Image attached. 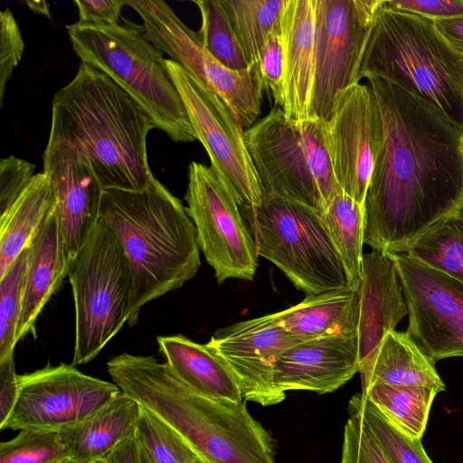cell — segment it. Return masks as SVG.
<instances>
[{"instance_id": "cell-6", "label": "cell", "mask_w": 463, "mask_h": 463, "mask_svg": "<svg viewBox=\"0 0 463 463\" xmlns=\"http://www.w3.org/2000/svg\"><path fill=\"white\" fill-rule=\"evenodd\" d=\"M121 19L111 26L67 24L74 52L80 62L115 81L173 141L197 140L164 53L146 38L142 24Z\"/></svg>"}, {"instance_id": "cell-33", "label": "cell", "mask_w": 463, "mask_h": 463, "mask_svg": "<svg viewBox=\"0 0 463 463\" xmlns=\"http://www.w3.org/2000/svg\"><path fill=\"white\" fill-rule=\"evenodd\" d=\"M201 14V27L197 34L203 48L224 67L244 71L251 65L232 29L219 0H195Z\"/></svg>"}, {"instance_id": "cell-34", "label": "cell", "mask_w": 463, "mask_h": 463, "mask_svg": "<svg viewBox=\"0 0 463 463\" xmlns=\"http://www.w3.org/2000/svg\"><path fill=\"white\" fill-rule=\"evenodd\" d=\"M70 453L59 431L21 430L0 443V463H66Z\"/></svg>"}, {"instance_id": "cell-31", "label": "cell", "mask_w": 463, "mask_h": 463, "mask_svg": "<svg viewBox=\"0 0 463 463\" xmlns=\"http://www.w3.org/2000/svg\"><path fill=\"white\" fill-rule=\"evenodd\" d=\"M321 215L352 287L359 286L364 244V206L342 192L331 200Z\"/></svg>"}, {"instance_id": "cell-5", "label": "cell", "mask_w": 463, "mask_h": 463, "mask_svg": "<svg viewBox=\"0 0 463 463\" xmlns=\"http://www.w3.org/2000/svg\"><path fill=\"white\" fill-rule=\"evenodd\" d=\"M420 99L463 132V56L432 20L381 8L359 71Z\"/></svg>"}, {"instance_id": "cell-30", "label": "cell", "mask_w": 463, "mask_h": 463, "mask_svg": "<svg viewBox=\"0 0 463 463\" xmlns=\"http://www.w3.org/2000/svg\"><path fill=\"white\" fill-rule=\"evenodd\" d=\"M251 64H259L268 37L281 28L286 0H219Z\"/></svg>"}, {"instance_id": "cell-37", "label": "cell", "mask_w": 463, "mask_h": 463, "mask_svg": "<svg viewBox=\"0 0 463 463\" xmlns=\"http://www.w3.org/2000/svg\"><path fill=\"white\" fill-rule=\"evenodd\" d=\"M339 463H390L367 425L349 413Z\"/></svg>"}, {"instance_id": "cell-12", "label": "cell", "mask_w": 463, "mask_h": 463, "mask_svg": "<svg viewBox=\"0 0 463 463\" xmlns=\"http://www.w3.org/2000/svg\"><path fill=\"white\" fill-rule=\"evenodd\" d=\"M184 200L200 250L217 282L252 280L259 256L255 241L241 207L211 166L189 164Z\"/></svg>"}, {"instance_id": "cell-3", "label": "cell", "mask_w": 463, "mask_h": 463, "mask_svg": "<svg viewBox=\"0 0 463 463\" xmlns=\"http://www.w3.org/2000/svg\"><path fill=\"white\" fill-rule=\"evenodd\" d=\"M153 128L151 118L125 90L80 62L52 99L48 139L82 150L105 190L141 191L155 178L146 151Z\"/></svg>"}, {"instance_id": "cell-21", "label": "cell", "mask_w": 463, "mask_h": 463, "mask_svg": "<svg viewBox=\"0 0 463 463\" xmlns=\"http://www.w3.org/2000/svg\"><path fill=\"white\" fill-rule=\"evenodd\" d=\"M281 33L284 52L281 109L289 119H309L315 71L316 0H286Z\"/></svg>"}, {"instance_id": "cell-32", "label": "cell", "mask_w": 463, "mask_h": 463, "mask_svg": "<svg viewBox=\"0 0 463 463\" xmlns=\"http://www.w3.org/2000/svg\"><path fill=\"white\" fill-rule=\"evenodd\" d=\"M348 411L367 425L390 463H433L424 450L421 439L402 432L366 396L354 394L349 401Z\"/></svg>"}, {"instance_id": "cell-45", "label": "cell", "mask_w": 463, "mask_h": 463, "mask_svg": "<svg viewBox=\"0 0 463 463\" xmlns=\"http://www.w3.org/2000/svg\"><path fill=\"white\" fill-rule=\"evenodd\" d=\"M439 33L463 56V16L433 21Z\"/></svg>"}, {"instance_id": "cell-7", "label": "cell", "mask_w": 463, "mask_h": 463, "mask_svg": "<svg viewBox=\"0 0 463 463\" xmlns=\"http://www.w3.org/2000/svg\"><path fill=\"white\" fill-rule=\"evenodd\" d=\"M263 197L285 199L322 213L342 193L333 171L326 122L289 119L274 107L244 131Z\"/></svg>"}, {"instance_id": "cell-40", "label": "cell", "mask_w": 463, "mask_h": 463, "mask_svg": "<svg viewBox=\"0 0 463 463\" xmlns=\"http://www.w3.org/2000/svg\"><path fill=\"white\" fill-rule=\"evenodd\" d=\"M35 165L13 155L0 162V214L4 213L34 176Z\"/></svg>"}, {"instance_id": "cell-49", "label": "cell", "mask_w": 463, "mask_h": 463, "mask_svg": "<svg viewBox=\"0 0 463 463\" xmlns=\"http://www.w3.org/2000/svg\"><path fill=\"white\" fill-rule=\"evenodd\" d=\"M91 463H106L104 458L103 459H100V460H97V461H94V462H91Z\"/></svg>"}, {"instance_id": "cell-18", "label": "cell", "mask_w": 463, "mask_h": 463, "mask_svg": "<svg viewBox=\"0 0 463 463\" xmlns=\"http://www.w3.org/2000/svg\"><path fill=\"white\" fill-rule=\"evenodd\" d=\"M43 173L55 193L64 253L71 269L100 219L105 189L89 157L65 141L48 139Z\"/></svg>"}, {"instance_id": "cell-19", "label": "cell", "mask_w": 463, "mask_h": 463, "mask_svg": "<svg viewBox=\"0 0 463 463\" xmlns=\"http://www.w3.org/2000/svg\"><path fill=\"white\" fill-rule=\"evenodd\" d=\"M357 335L320 337L298 344L278 359L273 373L276 389L332 392L359 373Z\"/></svg>"}, {"instance_id": "cell-28", "label": "cell", "mask_w": 463, "mask_h": 463, "mask_svg": "<svg viewBox=\"0 0 463 463\" xmlns=\"http://www.w3.org/2000/svg\"><path fill=\"white\" fill-rule=\"evenodd\" d=\"M399 253L463 281V193L455 204Z\"/></svg>"}, {"instance_id": "cell-50", "label": "cell", "mask_w": 463, "mask_h": 463, "mask_svg": "<svg viewBox=\"0 0 463 463\" xmlns=\"http://www.w3.org/2000/svg\"><path fill=\"white\" fill-rule=\"evenodd\" d=\"M66 463H75V462H73V461H68V462H66Z\"/></svg>"}, {"instance_id": "cell-46", "label": "cell", "mask_w": 463, "mask_h": 463, "mask_svg": "<svg viewBox=\"0 0 463 463\" xmlns=\"http://www.w3.org/2000/svg\"><path fill=\"white\" fill-rule=\"evenodd\" d=\"M27 6L35 14L51 18L50 7L45 1H26Z\"/></svg>"}, {"instance_id": "cell-20", "label": "cell", "mask_w": 463, "mask_h": 463, "mask_svg": "<svg viewBox=\"0 0 463 463\" xmlns=\"http://www.w3.org/2000/svg\"><path fill=\"white\" fill-rule=\"evenodd\" d=\"M357 329L360 375L370 368L385 335L408 315L399 275L389 255L372 250L363 256Z\"/></svg>"}, {"instance_id": "cell-15", "label": "cell", "mask_w": 463, "mask_h": 463, "mask_svg": "<svg viewBox=\"0 0 463 463\" xmlns=\"http://www.w3.org/2000/svg\"><path fill=\"white\" fill-rule=\"evenodd\" d=\"M389 256L408 307V335L434 363L462 357L463 281L404 253Z\"/></svg>"}, {"instance_id": "cell-44", "label": "cell", "mask_w": 463, "mask_h": 463, "mask_svg": "<svg viewBox=\"0 0 463 463\" xmlns=\"http://www.w3.org/2000/svg\"><path fill=\"white\" fill-rule=\"evenodd\" d=\"M104 460L106 463H155L137 439L135 432L109 453Z\"/></svg>"}, {"instance_id": "cell-1", "label": "cell", "mask_w": 463, "mask_h": 463, "mask_svg": "<svg viewBox=\"0 0 463 463\" xmlns=\"http://www.w3.org/2000/svg\"><path fill=\"white\" fill-rule=\"evenodd\" d=\"M368 80L381 109L384 143L364 203V243L389 255L399 253L463 193V132L399 86Z\"/></svg>"}, {"instance_id": "cell-10", "label": "cell", "mask_w": 463, "mask_h": 463, "mask_svg": "<svg viewBox=\"0 0 463 463\" xmlns=\"http://www.w3.org/2000/svg\"><path fill=\"white\" fill-rule=\"evenodd\" d=\"M141 18L146 38L180 64L230 108L242 128L256 123L261 111L263 80L259 64L244 71L224 67L203 46L190 29L162 0H127Z\"/></svg>"}, {"instance_id": "cell-16", "label": "cell", "mask_w": 463, "mask_h": 463, "mask_svg": "<svg viewBox=\"0 0 463 463\" xmlns=\"http://www.w3.org/2000/svg\"><path fill=\"white\" fill-rule=\"evenodd\" d=\"M326 138L335 177L342 191L364 206L376 160L384 143V126L372 89L356 83L342 92Z\"/></svg>"}, {"instance_id": "cell-4", "label": "cell", "mask_w": 463, "mask_h": 463, "mask_svg": "<svg viewBox=\"0 0 463 463\" xmlns=\"http://www.w3.org/2000/svg\"><path fill=\"white\" fill-rule=\"evenodd\" d=\"M100 218L127 256L133 281L128 325L141 308L193 279L200 266L195 227L186 207L156 177L141 191L105 190Z\"/></svg>"}, {"instance_id": "cell-35", "label": "cell", "mask_w": 463, "mask_h": 463, "mask_svg": "<svg viewBox=\"0 0 463 463\" xmlns=\"http://www.w3.org/2000/svg\"><path fill=\"white\" fill-rule=\"evenodd\" d=\"M135 434L155 463H194L199 457L175 430L144 407Z\"/></svg>"}, {"instance_id": "cell-39", "label": "cell", "mask_w": 463, "mask_h": 463, "mask_svg": "<svg viewBox=\"0 0 463 463\" xmlns=\"http://www.w3.org/2000/svg\"><path fill=\"white\" fill-rule=\"evenodd\" d=\"M260 70L264 88L268 89L275 106L283 105L284 52L281 28L272 33L267 39L260 52Z\"/></svg>"}, {"instance_id": "cell-23", "label": "cell", "mask_w": 463, "mask_h": 463, "mask_svg": "<svg viewBox=\"0 0 463 463\" xmlns=\"http://www.w3.org/2000/svg\"><path fill=\"white\" fill-rule=\"evenodd\" d=\"M156 341L166 364L190 388L207 397L244 402L232 370L207 343L183 335H161Z\"/></svg>"}, {"instance_id": "cell-8", "label": "cell", "mask_w": 463, "mask_h": 463, "mask_svg": "<svg viewBox=\"0 0 463 463\" xmlns=\"http://www.w3.org/2000/svg\"><path fill=\"white\" fill-rule=\"evenodd\" d=\"M241 211L259 256L307 295L354 288L321 213L296 202L263 197Z\"/></svg>"}, {"instance_id": "cell-24", "label": "cell", "mask_w": 463, "mask_h": 463, "mask_svg": "<svg viewBox=\"0 0 463 463\" xmlns=\"http://www.w3.org/2000/svg\"><path fill=\"white\" fill-rule=\"evenodd\" d=\"M359 286L307 295L300 303L278 312L288 334L303 342L357 335Z\"/></svg>"}, {"instance_id": "cell-47", "label": "cell", "mask_w": 463, "mask_h": 463, "mask_svg": "<svg viewBox=\"0 0 463 463\" xmlns=\"http://www.w3.org/2000/svg\"><path fill=\"white\" fill-rule=\"evenodd\" d=\"M459 147H460V151L463 155V133H462V136L460 137V145H459Z\"/></svg>"}, {"instance_id": "cell-41", "label": "cell", "mask_w": 463, "mask_h": 463, "mask_svg": "<svg viewBox=\"0 0 463 463\" xmlns=\"http://www.w3.org/2000/svg\"><path fill=\"white\" fill-rule=\"evenodd\" d=\"M382 8L413 14L432 21L463 16V0H383Z\"/></svg>"}, {"instance_id": "cell-2", "label": "cell", "mask_w": 463, "mask_h": 463, "mask_svg": "<svg viewBox=\"0 0 463 463\" xmlns=\"http://www.w3.org/2000/svg\"><path fill=\"white\" fill-rule=\"evenodd\" d=\"M112 382L175 430L208 463H276L271 435L244 402L204 396L166 363L128 353L107 363Z\"/></svg>"}, {"instance_id": "cell-22", "label": "cell", "mask_w": 463, "mask_h": 463, "mask_svg": "<svg viewBox=\"0 0 463 463\" xmlns=\"http://www.w3.org/2000/svg\"><path fill=\"white\" fill-rule=\"evenodd\" d=\"M69 271L56 206L27 247V264L22 308L15 333L16 342L28 334L35 335V323L40 313Z\"/></svg>"}, {"instance_id": "cell-17", "label": "cell", "mask_w": 463, "mask_h": 463, "mask_svg": "<svg viewBox=\"0 0 463 463\" xmlns=\"http://www.w3.org/2000/svg\"><path fill=\"white\" fill-rule=\"evenodd\" d=\"M301 343L287 332L278 312L232 325L207 342L232 370L244 401L263 406L285 399L273 383L274 367L286 350Z\"/></svg>"}, {"instance_id": "cell-11", "label": "cell", "mask_w": 463, "mask_h": 463, "mask_svg": "<svg viewBox=\"0 0 463 463\" xmlns=\"http://www.w3.org/2000/svg\"><path fill=\"white\" fill-rule=\"evenodd\" d=\"M383 0H316L315 71L309 119L327 122L339 95L359 83L364 51Z\"/></svg>"}, {"instance_id": "cell-9", "label": "cell", "mask_w": 463, "mask_h": 463, "mask_svg": "<svg viewBox=\"0 0 463 463\" xmlns=\"http://www.w3.org/2000/svg\"><path fill=\"white\" fill-rule=\"evenodd\" d=\"M69 280L75 307L72 364L93 360L128 322L129 264L111 227L100 218L74 260Z\"/></svg>"}, {"instance_id": "cell-13", "label": "cell", "mask_w": 463, "mask_h": 463, "mask_svg": "<svg viewBox=\"0 0 463 463\" xmlns=\"http://www.w3.org/2000/svg\"><path fill=\"white\" fill-rule=\"evenodd\" d=\"M166 66L210 166L240 207L260 205L263 200L260 180L244 131L230 108L175 61L166 59Z\"/></svg>"}, {"instance_id": "cell-27", "label": "cell", "mask_w": 463, "mask_h": 463, "mask_svg": "<svg viewBox=\"0 0 463 463\" xmlns=\"http://www.w3.org/2000/svg\"><path fill=\"white\" fill-rule=\"evenodd\" d=\"M362 392L373 383L398 386H424L446 390L435 363L406 332L392 330L383 339L367 373L361 377Z\"/></svg>"}, {"instance_id": "cell-42", "label": "cell", "mask_w": 463, "mask_h": 463, "mask_svg": "<svg viewBox=\"0 0 463 463\" xmlns=\"http://www.w3.org/2000/svg\"><path fill=\"white\" fill-rule=\"evenodd\" d=\"M78 23L95 26H111L119 24L120 13L127 1L77 0Z\"/></svg>"}, {"instance_id": "cell-26", "label": "cell", "mask_w": 463, "mask_h": 463, "mask_svg": "<svg viewBox=\"0 0 463 463\" xmlns=\"http://www.w3.org/2000/svg\"><path fill=\"white\" fill-rule=\"evenodd\" d=\"M57 202L49 177L35 174L14 202L0 214V277L29 246Z\"/></svg>"}, {"instance_id": "cell-25", "label": "cell", "mask_w": 463, "mask_h": 463, "mask_svg": "<svg viewBox=\"0 0 463 463\" xmlns=\"http://www.w3.org/2000/svg\"><path fill=\"white\" fill-rule=\"evenodd\" d=\"M142 406L121 392L117 397L79 425L59 431L75 463L103 459L135 432Z\"/></svg>"}, {"instance_id": "cell-29", "label": "cell", "mask_w": 463, "mask_h": 463, "mask_svg": "<svg viewBox=\"0 0 463 463\" xmlns=\"http://www.w3.org/2000/svg\"><path fill=\"white\" fill-rule=\"evenodd\" d=\"M361 393L373 402L402 432L414 439H421L431 404L439 392L424 386L373 383Z\"/></svg>"}, {"instance_id": "cell-48", "label": "cell", "mask_w": 463, "mask_h": 463, "mask_svg": "<svg viewBox=\"0 0 463 463\" xmlns=\"http://www.w3.org/2000/svg\"><path fill=\"white\" fill-rule=\"evenodd\" d=\"M194 463H208V462L205 461L204 459H203L202 458L198 457V458L195 460Z\"/></svg>"}, {"instance_id": "cell-36", "label": "cell", "mask_w": 463, "mask_h": 463, "mask_svg": "<svg viewBox=\"0 0 463 463\" xmlns=\"http://www.w3.org/2000/svg\"><path fill=\"white\" fill-rule=\"evenodd\" d=\"M26 264L27 248L0 277V361L14 354Z\"/></svg>"}, {"instance_id": "cell-38", "label": "cell", "mask_w": 463, "mask_h": 463, "mask_svg": "<svg viewBox=\"0 0 463 463\" xmlns=\"http://www.w3.org/2000/svg\"><path fill=\"white\" fill-rule=\"evenodd\" d=\"M24 43L19 25L9 8L0 13V104L14 70L22 60Z\"/></svg>"}, {"instance_id": "cell-14", "label": "cell", "mask_w": 463, "mask_h": 463, "mask_svg": "<svg viewBox=\"0 0 463 463\" xmlns=\"http://www.w3.org/2000/svg\"><path fill=\"white\" fill-rule=\"evenodd\" d=\"M17 380V400L1 430H69L121 393L113 382L85 374L72 364H47Z\"/></svg>"}, {"instance_id": "cell-43", "label": "cell", "mask_w": 463, "mask_h": 463, "mask_svg": "<svg viewBox=\"0 0 463 463\" xmlns=\"http://www.w3.org/2000/svg\"><path fill=\"white\" fill-rule=\"evenodd\" d=\"M17 376L14 354L0 361V427L6 421L16 402Z\"/></svg>"}]
</instances>
